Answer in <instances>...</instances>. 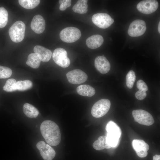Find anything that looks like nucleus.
I'll list each match as a JSON object with an SVG mask.
<instances>
[{
  "label": "nucleus",
  "mask_w": 160,
  "mask_h": 160,
  "mask_svg": "<svg viewBox=\"0 0 160 160\" xmlns=\"http://www.w3.org/2000/svg\"><path fill=\"white\" fill-rule=\"evenodd\" d=\"M8 20V13L3 7H0V28L4 27L7 24Z\"/></svg>",
  "instance_id": "obj_26"
},
{
  "label": "nucleus",
  "mask_w": 160,
  "mask_h": 160,
  "mask_svg": "<svg viewBox=\"0 0 160 160\" xmlns=\"http://www.w3.org/2000/svg\"><path fill=\"white\" fill-rule=\"evenodd\" d=\"M45 21L41 15H38L33 17L31 24V29L35 33L40 34L44 31L45 28Z\"/></svg>",
  "instance_id": "obj_15"
},
{
  "label": "nucleus",
  "mask_w": 160,
  "mask_h": 160,
  "mask_svg": "<svg viewBox=\"0 0 160 160\" xmlns=\"http://www.w3.org/2000/svg\"><path fill=\"white\" fill-rule=\"evenodd\" d=\"M40 1L39 0H19L18 2L23 8L30 9L36 7L39 4Z\"/></svg>",
  "instance_id": "obj_23"
},
{
  "label": "nucleus",
  "mask_w": 160,
  "mask_h": 160,
  "mask_svg": "<svg viewBox=\"0 0 160 160\" xmlns=\"http://www.w3.org/2000/svg\"><path fill=\"white\" fill-rule=\"evenodd\" d=\"M33 83L29 80H20L17 82V90L23 91L31 89Z\"/></svg>",
  "instance_id": "obj_24"
},
{
  "label": "nucleus",
  "mask_w": 160,
  "mask_h": 160,
  "mask_svg": "<svg viewBox=\"0 0 160 160\" xmlns=\"http://www.w3.org/2000/svg\"><path fill=\"white\" fill-rule=\"evenodd\" d=\"M153 160H160V155L156 154L153 156Z\"/></svg>",
  "instance_id": "obj_32"
},
{
  "label": "nucleus",
  "mask_w": 160,
  "mask_h": 160,
  "mask_svg": "<svg viewBox=\"0 0 160 160\" xmlns=\"http://www.w3.org/2000/svg\"><path fill=\"white\" fill-rule=\"evenodd\" d=\"M71 0H60L59 3L60 4L59 9L61 11H64L67 8L71 5Z\"/></svg>",
  "instance_id": "obj_29"
},
{
  "label": "nucleus",
  "mask_w": 160,
  "mask_h": 160,
  "mask_svg": "<svg viewBox=\"0 0 160 160\" xmlns=\"http://www.w3.org/2000/svg\"><path fill=\"white\" fill-rule=\"evenodd\" d=\"M135 79V72L132 70L129 71L126 76V84L129 88L131 89L132 88Z\"/></svg>",
  "instance_id": "obj_27"
},
{
  "label": "nucleus",
  "mask_w": 160,
  "mask_h": 160,
  "mask_svg": "<svg viewBox=\"0 0 160 160\" xmlns=\"http://www.w3.org/2000/svg\"><path fill=\"white\" fill-rule=\"evenodd\" d=\"M92 21L96 25L103 29L109 27L114 21L109 15L105 13H97L94 14L92 17Z\"/></svg>",
  "instance_id": "obj_8"
},
{
  "label": "nucleus",
  "mask_w": 160,
  "mask_h": 160,
  "mask_svg": "<svg viewBox=\"0 0 160 160\" xmlns=\"http://www.w3.org/2000/svg\"><path fill=\"white\" fill-rule=\"evenodd\" d=\"M41 61L40 58L38 54L31 53L28 55L26 64L33 68H37L40 66Z\"/></svg>",
  "instance_id": "obj_20"
},
{
  "label": "nucleus",
  "mask_w": 160,
  "mask_h": 160,
  "mask_svg": "<svg viewBox=\"0 0 160 160\" xmlns=\"http://www.w3.org/2000/svg\"><path fill=\"white\" fill-rule=\"evenodd\" d=\"M40 129L41 135L49 145L55 146L60 142L61 134L58 125L50 120L44 121L41 124Z\"/></svg>",
  "instance_id": "obj_1"
},
{
  "label": "nucleus",
  "mask_w": 160,
  "mask_h": 160,
  "mask_svg": "<svg viewBox=\"0 0 160 160\" xmlns=\"http://www.w3.org/2000/svg\"><path fill=\"white\" fill-rule=\"evenodd\" d=\"M147 96L146 92L139 90L135 94L136 98L138 100H141L144 99Z\"/></svg>",
  "instance_id": "obj_31"
},
{
  "label": "nucleus",
  "mask_w": 160,
  "mask_h": 160,
  "mask_svg": "<svg viewBox=\"0 0 160 160\" xmlns=\"http://www.w3.org/2000/svg\"><path fill=\"white\" fill-rule=\"evenodd\" d=\"M110 101L106 99L100 100L96 102L92 107L91 113L95 118L101 117L108 111L111 106Z\"/></svg>",
  "instance_id": "obj_4"
},
{
  "label": "nucleus",
  "mask_w": 160,
  "mask_h": 160,
  "mask_svg": "<svg viewBox=\"0 0 160 160\" xmlns=\"http://www.w3.org/2000/svg\"><path fill=\"white\" fill-rule=\"evenodd\" d=\"M146 29L145 22L142 20H136L130 24L128 33L129 35L131 37H138L143 34Z\"/></svg>",
  "instance_id": "obj_9"
},
{
  "label": "nucleus",
  "mask_w": 160,
  "mask_h": 160,
  "mask_svg": "<svg viewBox=\"0 0 160 160\" xmlns=\"http://www.w3.org/2000/svg\"><path fill=\"white\" fill-rule=\"evenodd\" d=\"M76 91L80 95L89 97L93 96L95 93V89L93 87L86 84L78 86L76 88Z\"/></svg>",
  "instance_id": "obj_18"
},
{
  "label": "nucleus",
  "mask_w": 160,
  "mask_h": 160,
  "mask_svg": "<svg viewBox=\"0 0 160 160\" xmlns=\"http://www.w3.org/2000/svg\"><path fill=\"white\" fill-rule=\"evenodd\" d=\"M132 115L135 121L142 125L150 126L153 124L154 122L151 114L145 110H134L132 112Z\"/></svg>",
  "instance_id": "obj_6"
},
{
  "label": "nucleus",
  "mask_w": 160,
  "mask_h": 160,
  "mask_svg": "<svg viewBox=\"0 0 160 160\" xmlns=\"http://www.w3.org/2000/svg\"><path fill=\"white\" fill-rule=\"evenodd\" d=\"M17 81L14 79L7 80L3 87L4 90L7 92H12L17 90Z\"/></svg>",
  "instance_id": "obj_25"
},
{
  "label": "nucleus",
  "mask_w": 160,
  "mask_h": 160,
  "mask_svg": "<svg viewBox=\"0 0 160 160\" xmlns=\"http://www.w3.org/2000/svg\"><path fill=\"white\" fill-rule=\"evenodd\" d=\"M33 50L34 53L38 54L41 61L47 62L50 59L52 53L51 50L40 45H36L34 47Z\"/></svg>",
  "instance_id": "obj_16"
},
{
  "label": "nucleus",
  "mask_w": 160,
  "mask_h": 160,
  "mask_svg": "<svg viewBox=\"0 0 160 160\" xmlns=\"http://www.w3.org/2000/svg\"><path fill=\"white\" fill-rule=\"evenodd\" d=\"M105 129L107 132L106 136L108 143L111 147H116L121 135V129L116 123L112 121L108 123Z\"/></svg>",
  "instance_id": "obj_2"
},
{
  "label": "nucleus",
  "mask_w": 160,
  "mask_h": 160,
  "mask_svg": "<svg viewBox=\"0 0 160 160\" xmlns=\"http://www.w3.org/2000/svg\"><path fill=\"white\" fill-rule=\"evenodd\" d=\"M37 148L40 151L41 156L44 160H52L55 157L56 152L54 149L43 141L38 142Z\"/></svg>",
  "instance_id": "obj_12"
},
{
  "label": "nucleus",
  "mask_w": 160,
  "mask_h": 160,
  "mask_svg": "<svg viewBox=\"0 0 160 160\" xmlns=\"http://www.w3.org/2000/svg\"><path fill=\"white\" fill-rule=\"evenodd\" d=\"M81 33L78 28L73 27H66L62 30L60 33L61 39L67 43H73L80 38Z\"/></svg>",
  "instance_id": "obj_5"
},
{
  "label": "nucleus",
  "mask_w": 160,
  "mask_h": 160,
  "mask_svg": "<svg viewBox=\"0 0 160 160\" xmlns=\"http://www.w3.org/2000/svg\"><path fill=\"white\" fill-rule=\"evenodd\" d=\"M160 22H159V25H158V32H159V33H160Z\"/></svg>",
  "instance_id": "obj_33"
},
{
  "label": "nucleus",
  "mask_w": 160,
  "mask_h": 160,
  "mask_svg": "<svg viewBox=\"0 0 160 160\" xmlns=\"http://www.w3.org/2000/svg\"><path fill=\"white\" fill-rule=\"evenodd\" d=\"M23 111L25 115L30 118H35L39 114L38 109L32 105L28 103H25L23 105Z\"/></svg>",
  "instance_id": "obj_21"
},
{
  "label": "nucleus",
  "mask_w": 160,
  "mask_h": 160,
  "mask_svg": "<svg viewBox=\"0 0 160 160\" xmlns=\"http://www.w3.org/2000/svg\"><path fill=\"white\" fill-rule=\"evenodd\" d=\"M87 0H79L73 6L72 9L74 12L80 14L86 13L87 11Z\"/></svg>",
  "instance_id": "obj_22"
},
{
  "label": "nucleus",
  "mask_w": 160,
  "mask_h": 160,
  "mask_svg": "<svg viewBox=\"0 0 160 160\" xmlns=\"http://www.w3.org/2000/svg\"><path fill=\"white\" fill-rule=\"evenodd\" d=\"M66 76L69 82L73 84H79L85 82L88 76L86 73L82 71L74 69L68 72Z\"/></svg>",
  "instance_id": "obj_10"
},
{
  "label": "nucleus",
  "mask_w": 160,
  "mask_h": 160,
  "mask_svg": "<svg viewBox=\"0 0 160 160\" xmlns=\"http://www.w3.org/2000/svg\"><path fill=\"white\" fill-rule=\"evenodd\" d=\"M52 58L57 64L62 68H67L70 65V60L67 56V52L63 48L55 49L52 54Z\"/></svg>",
  "instance_id": "obj_7"
},
{
  "label": "nucleus",
  "mask_w": 160,
  "mask_h": 160,
  "mask_svg": "<svg viewBox=\"0 0 160 160\" xmlns=\"http://www.w3.org/2000/svg\"><path fill=\"white\" fill-rule=\"evenodd\" d=\"M104 41L103 37L100 35L97 34L88 37L86 40V44L89 48L95 49L100 47Z\"/></svg>",
  "instance_id": "obj_17"
},
{
  "label": "nucleus",
  "mask_w": 160,
  "mask_h": 160,
  "mask_svg": "<svg viewBox=\"0 0 160 160\" xmlns=\"http://www.w3.org/2000/svg\"><path fill=\"white\" fill-rule=\"evenodd\" d=\"M92 146L97 150H100L106 149H109L112 147L107 143L106 136H101L93 143Z\"/></svg>",
  "instance_id": "obj_19"
},
{
  "label": "nucleus",
  "mask_w": 160,
  "mask_h": 160,
  "mask_svg": "<svg viewBox=\"0 0 160 160\" xmlns=\"http://www.w3.org/2000/svg\"><path fill=\"white\" fill-rule=\"evenodd\" d=\"M25 28V25L22 21L19 20L15 22L9 30L11 40L16 43L21 41L24 37Z\"/></svg>",
  "instance_id": "obj_3"
},
{
  "label": "nucleus",
  "mask_w": 160,
  "mask_h": 160,
  "mask_svg": "<svg viewBox=\"0 0 160 160\" xmlns=\"http://www.w3.org/2000/svg\"><path fill=\"white\" fill-rule=\"evenodd\" d=\"M132 144L134 149L139 157L144 158L147 156L149 146L143 140L134 139L132 141Z\"/></svg>",
  "instance_id": "obj_13"
},
{
  "label": "nucleus",
  "mask_w": 160,
  "mask_h": 160,
  "mask_svg": "<svg viewBox=\"0 0 160 160\" xmlns=\"http://www.w3.org/2000/svg\"><path fill=\"white\" fill-rule=\"evenodd\" d=\"M12 71L9 68L0 65V79H6L12 75Z\"/></svg>",
  "instance_id": "obj_28"
},
{
  "label": "nucleus",
  "mask_w": 160,
  "mask_h": 160,
  "mask_svg": "<svg viewBox=\"0 0 160 160\" xmlns=\"http://www.w3.org/2000/svg\"><path fill=\"white\" fill-rule=\"evenodd\" d=\"M158 1L155 0L142 1L137 5V10L141 13L149 14L155 11L158 7Z\"/></svg>",
  "instance_id": "obj_11"
},
{
  "label": "nucleus",
  "mask_w": 160,
  "mask_h": 160,
  "mask_svg": "<svg viewBox=\"0 0 160 160\" xmlns=\"http://www.w3.org/2000/svg\"><path fill=\"white\" fill-rule=\"evenodd\" d=\"M136 85L139 90L146 92L148 89V86L145 82L142 80H138L137 83Z\"/></svg>",
  "instance_id": "obj_30"
},
{
  "label": "nucleus",
  "mask_w": 160,
  "mask_h": 160,
  "mask_svg": "<svg viewBox=\"0 0 160 160\" xmlns=\"http://www.w3.org/2000/svg\"><path fill=\"white\" fill-rule=\"evenodd\" d=\"M95 66L100 73L105 74L109 71L111 68L109 62L104 56H99L95 60Z\"/></svg>",
  "instance_id": "obj_14"
}]
</instances>
